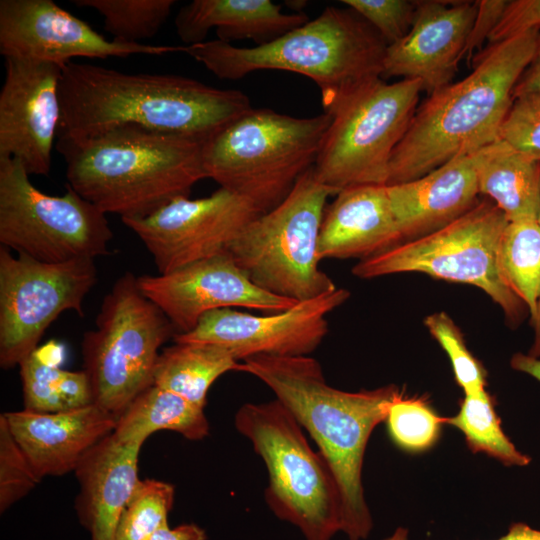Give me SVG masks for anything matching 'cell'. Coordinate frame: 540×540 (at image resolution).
I'll list each match as a JSON object with an SVG mask.
<instances>
[{
    "label": "cell",
    "instance_id": "cell-1",
    "mask_svg": "<svg viewBox=\"0 0 540 540\" xmlns=\"http://www.w3.org/2000/svg\"><path fill=\"white\" fill-rule=\"evenodd\" d=\"M57 136L81 139L120 125L206 142L252 108L248 96L173 74L125 73L70 62L59 84Z\"/></svg>",
    "mask_w": 540,
    "mask_h": 540
},
{
    "label": "cell",
    "instance_id": "cell-2",
    "mask_svg": "<svg viewBox=\"0 0 540 540\" xmlns=\"http://www.w3.org/2000/svg\"><path fill=\"white\" fill-rule=\"evenodd\" d=\"M268 386L319 448L337 483L341 532L349 540L366 539L373 520L364 496L362 467L375 427L402 391L396 385L347 392L330 386L320 363L310 356H256L240 370Z\"/></svg>",
    "mask_w": 540,
    "mask_h": 540
},
{
    "label": "cell",
    "instance_id": "cell-3",
    "mask_svg": "<svg viewBox=\"0 0 540 540\" xmlns=\"http://www.w3.org/2000/svg\"><path fill=\"white\" fill-rule=\"evenodd\" d=\"M195 138L135 125L115 126L81 139L57 136L69 185L105 214L122 219L151 215L189 197L207 178L203 145Z\"/></svg>",
    "mask_w": 540,
    "mask_h": 540
},
{
    "label": "cell",
    "instance_id": "cell-4",
    "mask_svg": "<svg viewBox=\"0 0 540 540\" xmlns=\"http://www.w3.org/2000/svg\"><path fill=\"white\" fill-rule=\"evenodd\" d=\"M539 33L531 30L489 45L468 76L429 94L392 154L387 185L418 179L500 139L514 87L534 55Z\"/></svg>",
    "mask_w": 540,
    "mask_h": 540
},
{
    "label": "cell",
    "instance_id": "cell-5",
    "mask_svg": "<svg viewBox=\"0 0 540 540\" xmlns=\"http://www.w3.org/2000/svg\"><path fill=\"white\" fill-rule=\"evenodd\" d=\"M387 46L353 10L327 6L315 19L263 45L236 47L217 39L184 45L183 53L225 80L257 70L306 76L318 86L324 112L331 115L359 86L382 78Z\"/></svg>",
    "mask_w": 540,
    "mask_h": 540
},
{
    "label": "cell",
    "instance_id": "cell-6",
    "mask_svg": "<svg viewBox=\"0 0 540 540\" xmlns=\"http://www.w3.org/2000/svg\"><path fill=\"white\" fill-rule=\"evenodd\" d=\"M331 121L252 107L204 143L205 174L268 212L314 166Z\"/></svg>",
    "mask_w": 540,
    "mask_h": 540
},
{
    "label": "cell",
    "instance_id": "cell-7",
    "mask_svg": "<svg viewBox=\"0 0 540 540\" xmlns=\"http://www.w3.org/2000/svg\"><path fill=\"white\" fill-rule=\"evenodd\" d=\"M234 425L265 464V500L279 519L296 526L306 540H331L341 531L335 478L279 400L243 404Z\"/></svg>",
    "mask_w": 540,
    "mask_h": 540
},
{
    "label": "cell",
    "instance_id": "cell-8",
    "mask_svg": "<svg viewBox=\"0 0 540 540\" xmlns=\"http://www.w3.org/2000/svg\"><path fill=\"white\" fill-rule=\"evenodd\" d=\"M332 195L310 168L279 205L244 227L227 253L256 286L273 295L300 302L335 290L318 254Z\"/></svg>",
    "mask_w": 540,
    "mask_h": 540
},
{
    "label": "cell",
    "instance_id": "cell-9",
    "mask_svg": "<svg viewBox=\"0 0 540 540\" xmlns=\"http://www.w3.org/2000/svg\"><path fill=\"white\" fill-rule=\"evenodd\" d=\"M175 333L166 315L141 292L137 277L121 275L81 343L92 403L118 420L153 385L159 350Z\"/></svg>",
    "mask_w": 540,
    "mask_h": 540
},
{
    "label": "cell",
    "instance_id": "cell-10",
    "mask_svg": "<svg viewBox=\"0 0 540 540\" xmlns=\"http://www.w3.org/2000/svg\"><path fill=\"white\" fill-rule=\"evenodd\" d=\"M508 222L493 201L482 199L447 225L360 260L351 271L361 279L418 272L473 285L502 309L511 325H518L527 307L504 284L497 267L498 244Z\"/></svg>",
    "mask_w": 540,
    "mask_h": 540
},
{
    "label": "cell",
    "instance_id": "cell-11",
    "mask_svg": "<svg viewBox=\"0 0 540 540\" xmlns=\"http://www.w3.org/2000/svg\"><path fill=\"white\" fill-rule=\"evenodd\" d=\"M416 79L370 80L349 94L331 114L313 166L317 179L335 195L366 184L387 185L392 154L419 103Z\"/></svg>",
    "mask_w": 540,
    "mask_h": 540
},
{
    "label": "cell",
    "instance_id": "cell-12",
    "mask_svg": "<svg viewBox=\"0 0 540 540\" xmlns=\"http://www.w3.org/2000/svg\"><path fill=\"white\" fill-rule=\"evenodd\" d=\"M106 214L66 184L62 196L43 193L15 158H0V243L45 263L95 259L110 253Z\"/></svg>",
    "mask_w": 540,
    "mask_h": 540
},
{
    "label": "cell",
    "instance_id": "cell-13",
    "mask_svg": "<svg viewBox=\"0 0 540 540\" xmlns=\"http://www.w3.org/2000/svg\"><path fill=\"white\" fill-rule=\"evenodd\" d=\"M96 281L94 259L45 263L0 246V366H19L64 311L83 316Z\"/></svg>",
    "mask_w": 540,
    "mask_h": 540
},
{
    "label": "cell",
    "instance_id": "cell-14",
    "mask_svg": "<svg viewBox=\"0 0 540 540\" xmlns=\"http://www.w3.org/2000/svg\"><path fill=\"white\" fill-rule=\"evenodd\" d=\"M262 214L238 194L219 187L209 196L180 197L143 218L122 219L151 254L159 274L227 253Z\"/></svg>",
    "mask_w": 540,
    "mask_h": 540
},
{
    "label": "cell",
    "instance_id": "cell-15",
    "mask_svg": "<svg viewBox=\"0 0 540 540\" xmlns=\"http://www.w3.org/2000/svg\"><path fill=\"white\" fill-rule=\"evenodd\" d=\"M349 297L348 290L337 287L267 315L217 309L202 316L193 330L174 334L172 340L217 345L239 362L256 356H309L328 333L327 315Z\"/></svg>",
    "mask_w": 540,
    "mask_h": 540
},
{
    "label": "cell",
    "instance_id": "cell-16",
    "mask_svg": "<svg viewBox=\"0 0 540 540\" xmlns=\"http://www.w3.org/2000/svg\"><path fill=\"white\" fill-rule=\"evenodd\" d=\"M184 46L108 40L52 0L0 1V53L64 67L73 58H126L183 52Z\"/></svg>",
    "mask_w": 540,
    "mask_h": 540
},
{
    "label": "cell",
    "instance_id": "cell-17",
    "mask_svg": "<svg viewBox=\"0 0 540 540\" xmlns=\"http://www.w3.org/2000/svg\"><path fill=\"white\" fill-rule=\"evenodd\" d=\"M141 292L166 315L175 334L193 330L206 313L223 308L254 309L267 314L297 302L256 286L228 253L172 272L137 277Z\"/></svg>",
    "mask_w": 540,
    "mask_h": 540
},
{
    "label": "cell",
    "instance_id": "cell-18",
    "mask_svg": "<svg viewBox=\"0 0 540 540\" xmlns=\"http://www.w3.org/2000/svg\"><path fill=\"white\" fill-rule=\"evenodd\" d=\"M5 59L0 91V158L19 160L29 175H48L60 122L62 67Z\"/></svg>",
    "mask_w": 540,
    "mask_h": 540
},
{
    "label": "cell",
    "instance_id": "cell-19",
    "mask_svg": "<svg viewBox=\"0 0 540 540\" xmlns=\"http://www.w3.org/2000/svg\"><path fill=\"white\" fill-rule=\"evenodd\" d=\"M477 10V1H416L410 30L386 48L382 77L419 80L428 95L449 85Z\"/></svg>",
    "mask_w": 540,
    "mask_h": 540
},
{
    "label": "cell",
    "instance_id": "cell-20",
    "mask_svg": "<svg viewBox=\"0 0 540 540\" xmlns=\"http://www.w3.org/2000/svg\"><path fill=\"white\" fill-rule=\"evenodd\" d=\"M3 416L40 479L74 471L85 453L111 434L117 423L93 403L69 411L40 413L24 409Z\"/></svg>",
    "mask_w": 540,
    "mask_h": 540
},
{
    "label": "cell",
    "instance_id": "cell-21",
    "mask_svg": "<svg viewBox=\"0 0 540 540\" xmlns=\"http://www.w3.org/2000/svg\"><path fill=\"white\" fill-rule=\"evenodd\" d=\"M478 152L457 156L418 179L387 185L403 242L447 225L479 202Z\"/></svg>",
    "mask_w": 540,
    "mask_h": 540
},
{
    "label": "cell",
    "instance_id": "cell-22",
    "mask_svg": "<svg viewBox=\"0 0 540 540\" xmlns=\"http://www.w3.org/2000/svg\"><path fill=\"white\" fill-rule=\"evenodd\" d=\"M143 444L112 432L81 458L74 473L80 489L75 509L91 540H114L120 516L139 481Z\"/></svg>",
    "mask_w": 540,
    "mask_h": 540
},
{
    "label": "cell",
    "instance_id": "cell-23",
    "mask_svg": "<svg viewBox=\"0 0 540 540\" xmlns=\"http://www.w3.org/2000/svg\"><path fill=\"white\" fill-rule=\"evenodd\" d=\"M326 207L318 242L323 259L358 258L382 253L403 242L387 185L342 189Z\"/></svg>",
    "mask_w": 540,
    "mask_h": 540
},
{
    "label": "cell",
    "instance_id": "cell-24",
    "mask_svg": "<svg viewBox=\"0 0 540 540\" xmlns=\"http://www.w3.org/2000/svg\"><path fill=\"white\" fill-rule=\"evenodd\" d=\"M307 21L305 13H285L271 0H193L178 11L175 27L185 46L204 42L211 28L218 40L250 39L259 46Z\"/></svg>",
    "mask_w": 540,
    "mask_h": 540
},
{
    "label": "cell",
    "instance_id": "cell-25",
    "mask_svg": "<svg viewBox=\"0 0 540 540\" xmlns=\"http://www.w3.org/2000/svg\"><path fill=\"white\" fill-rule=\"evenodd\" d=\"M477 179L485 195L507 220H538L540 214V159L497 141L478 152Z\"/></svg>",
    "mask_w": 540,
    "mask_h": 540
},
{
    "label": "cell",
    "instance_id": "cell-26",
    "mask_svg": "<svg viewBox=\"0 0 540 540\" xmlns=\"http://www.w3.org/2000/svg\"><path fill=\"white\" fill-rule=\"evenodd\" d=\"M239 370L240 362L222 347L174 342L160 351L153 385L205 408L211 385L226 372Z\"/></svg>",
    "mask_w": 540,
    "mask_h": 540
},
{
    "label": "cell",
    "instance_id": "cell-27",
    "mask_svg": "<svg viewBox=\"0 0 540 540\" xmlns=\"http://www.w3.org/2000/svg\"><path fill=\"white\" fill-rule=\"evenodd\" d=\"M174 431L188 440H202L209 422L201 408L180 395L152 385L139 394L117 420L114 435L143 444L154 432Z\"/></svg>",
    "mask_w": 540,
    "mask_h": 540
},
{
    "label": "cell",
    "instance_id": "cell-28",
    "mask_svg": "<svg viewBox=\"0 0 540 540\" xmlns=\"http://www.w3.org/2000/svg\"><path fill=\"white\" fill-rule=\"evenodd\" d=\"M24 406L40 413L69 411L92 404L84 370L61 369L44 358L38 349L20 364Z\"/></svg>",
    "mask_w": 540,
    "mask_h": 540
},
{
    "label": "cell",
    "instance_id": "cell-29",
    "mask_svg": "<svg viewBox=\"0 0 540 540\" xmlns=\"http://www.w3.org/2000/svg\"><path fill=\"white\" fill-rule=\"evenodd\" d=\"M504 284L534 315L540 297V224L535 219L508 222L497 249Z\"/></svg>",
    "mask_w": 540,
    "mask_h": 540
},
{
    "label": "cell",
    "instance_id": "cell-30",
    "mask_svg": "<svg viewBox=\"0 0 540 540\" xmlns=\"http://www.w3.org/2000/svg\"><path fill=\"white\" fill-rule=\"evenodd\" d=\"M446 424L463 433L473 453H484L506 466L522 467L531 462V458L519 451L503 431L493 398L486 389L465 394L458 413L446 418Z\"/></svg>",
    "mask_w": 540,
    "mask_h": 540
},
{
    "label": "cell",
    "instance_id": "cell-31",
    "mask_svg": "<svg viewBox=\"0 0 540 540\" xmlns=\"http://www.w3.org/2000/svg\"><path fill=\"white\" fill-rule=\"evenodd\" d=\"M96 10L112 39L126 43L154 37L169 17L174 0H72Z\"/></svg>",
    "mask_w": 540,
    "mask_h": 540
},
{
    "label": "cell",
    "instance_id": "cell-32",
    "mask_svg": "<svg viewBox=\"0 0 540 540\" xmlns=\"http://www.w3.org/2000/svg\"><path fill=\"white\" fill-rule=\"evenodd\" d=\"M174 496L175 488L167 482L139 479L120 516L114 540H147L168 524Z\"/></svg>",
    "mask_w": 540,
    "mask_h": 540
},
{
    "label": "cell",
    "instance_id": "cell-33",
    "mask_svg": "<svg viewBox=\"0 0 540 540\" xmlns=\"http://www.w3.org/2000/svg\"><path fill=\"white\" fill-rule=\"evenodd\" d=\"M385 421L393 442L411 453L431 448L446 424L424 398L406 397L403 391L390 404Z\"/></svg>",
    "mask_w": 540,
    "mask_h": 540
},
{
    "label": "cell",
    "instance_id": "cell-34",
    "mask_svg": "<svg viewBox=\"0 0 540 540\" xmlns=\"http://www.w3.org/2000/svg\"><path fill=\"white\" fill-rule=\"evenodd\" d=\"M424 325L448 355L455 381L464 394L485 390L487 372L467 348L463 334L452 318L440 311L428 315Z\"/></svg>",
    "mask_w": 540,
    "mask_h": 540
},
{
    "label": "cell",
    "instance_id": "cell-35",
    "mask_svg": "<svg viewBox=\"0 0 540 540\" xmlns=\"http://www.w3.org/2000/svg\"><path fill=\"white\" fill-rule=\"evenodd\" d=\"M41 479L0 416V511L26 496Z\"/></svg>",
    "mask_w": 540,
    "mask_h": 540
},
{
    "label": "cell",
    "instance_id": "cell-36",
    "mask_svg": "<svg viewBox=\"0 0 540 540\" xmlns=\"http://www.w3.org/2000/svg\"><path fill=\"white\" fill-rule=\"evenodd\" d=\"M343 4L367 21L387 45L401 40L410 30L416 1L343 0Z\"/></svg>",
    "mask_w": 540,
    "mask_h": 540
},
{
    "label": "cell",
    "instance_id": "cell-37",
    "mask_svg": "<svg viewBox=\"0 0 540 540\" xmlns=\"http://www.w3.org/2000/svg\"><path fill=\"white\" fill-rule=\"evenodd\" d=\"M499 138L515 149L540 156V91L514 99Z\"/></svg>",
    "mask_w": 540,
    "mask_h": 540
},
{
    "label": "cell",
    "instance_id": "cell-38",
    "mask_svg": "<svg viewBox=\"0 0 540 540\" xmlns=\"http://www.w3.org/2000/svg\"><path fill=\"white\" fill-rule=\"evenodd\" d=\"M531 30H540V0L508 1L487 43L493 45Z\"/></svg>",
    "mask_w": 540,
    "mask_h": 540
},
{
    "label": "cell",
    "instance_id": "cell-39",
    "mask_svg": "<svg viewBox=\"0 0 540 540\" xmlns=\"http://www.w3.org/2000/svg\"><path fill=\"white\" fill-rule=\"evenodd\" d=\"M477 2V14L464 49V56L467 60L476 49L481 48L485 41L488 42V38L500 20L508 1L480 0Z\"/></svg>",
    "mask_w": 540,
    "mask_h": 540
},
{
    "label": "cell",
    "instance_id": "cell-40",
    "mask_svg": "<svg viewBox=\"0 0 540 540\" xmlns=\"http://www.w3.org/2000/svg\"><path fill=\"white\" fill-rule=\"evenodd\" d=\"M538 91H540V33L534 55L514 87L513 99Z\"/></svg>",
    "mask_w": 540,
    "mask_h": 540
},
{
    "label": "cell",
    "instance_id": "cell-41",
    "mask_svg": "<svg viewBox=\"0 0 540 540\" xmlns=\"http://www.w3.org/2000/svg\"><path fill=\"white\" fill-rule=\"evenodd\" d=\"M147 540H206V533L196 524H183L172 529L166 524Z\"/></svg>",
    "mask_w": 540,
    "mask_h": 540
},
{
    "label": "cell",
    "instance_id": "cell-42",
    "mask_svg": "<svg viewBox=\"0 0 540 540\" xmlns=\"http://www.w3.org/2000/svg\"><path fill=\"white\" fill-rule=\"evenodd\" d=\"M512 369L525 373L540 382V358L517 352L510 359Z\"/></svg>",
    "mask_w": 540,
    "mask_h": 540
},
{
    "label": "cell",
    "instance_id": "cell-43",
    "mask_svg": "<svg viewBox=\"0 0 540 540\" xmlns=\"http://www.w3.org/2000/svg\"><path fill=\"white\" fill-rule=\"evenodd\" d=\"M497 540H540V529H535L524 522H514L508 532Z\"/></svg>",
    "mask_w": 540,
    "mask_h": 540
},
{
    "label": "cell",
    "instance_id": "cell-44",
    "mask_svg": "<svg viewBox=\"0 0 540 540\" xmlns=\"http://www.w3.org/2000/svg\"><path fill=\"white\" fill-rule=\"evenodd\" d=\"M530 319L534 329V339L528 355L540 358V297L537 302L535 313Z\"/></svg>",
    "mask_w": 540,
    "mask_h": 540
},
{
    "label": "cell",
    "instance_id": "cell-45",
    "mask_svg": "<svg viewBox=\"0 0 540 540\" xmlns=\"http://www.w3.org/2000/svg\"><path fill=\"white\" fill-rule=\"evenodd\" d=\"M382 540H408V529L404 527H397L390 536Z\"/></svg>",
    "mask_w": 540,
    "mask_h": 540
},
{
    "label": "cell",
    "instance_id": "cell-46",
    "mask_svg": "<svg viewBox=\"0 0 540 540\" xmlns=\"http://www.w3.org/2000/svg\"><path fill=\"white\" fill-rule=\"evenodd\" d=\"M538 157H539V159H540V156H538ZM538 222H539V224H540V214H539V217H538Z\"/></svg>",
    "mask_w": 540,
    "mask_h": 540
}]
</instances>
